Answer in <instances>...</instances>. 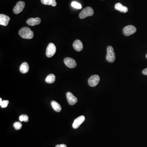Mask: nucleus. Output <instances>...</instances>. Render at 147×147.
<instances>
[{
    "label": "nucleus",
    "mask_w": 147,
    "mask_h": 147,
    "mask_svg": "<svg viewBox=\"0 0 147 147\" xmlns=\"http://www.w3.org/2000/svg\"><path fill=\"white\" fill-rule=\"evenodd\" d=\"M20 36L24 39H30L34 37V33L30 28L27 27H23L19 31Z\"/></svg>",
    "instance_id": "nucleus-1"
},
{
    "label": "nucleus",
    "mask_w": 147,
    "mask_h": 147,
    "mask_svg": "<svg viewBox=\"0 0 147 147\" xmlns=\"http://www.w3.org/2000/svg\"><path fill=\"white\" fill-rule=\"evenodd\" d=\"M115 58L116 57L114 49L112 46H108L107 47V54L106 56L107 61L110 63H112L115 61Z\"/></svg>",
    "instance_id": "nucleus-2"
},
{
    "label": "nucleus",
    "mask_w": 147,
    "mask_h": 147,
    "mask_svg": "<svg viewBox=\"0 0 147 147\" xmlns=\"http://www.w3.org/2000/svg\"><path fill=\"white\" fill-rule=\"evenodd\" d=\"M94 14L93 9L90 7H86L79 14V17L81 19H84L88 16H92Z\"/></svg>",
    "instance_id": "nucleus-3"
},
{
    "label": "nucleus",
    "mask_w": 147,
    "mask_h": 147,
    "mask_svg": "<svg viewBox=\"0 0 147 147\" xmlns=\"http://www.w3.org/2000/svg\"><path fill=\"white\" fill-rule=\"evenodd\" d=\"M136 29L134 26L129 25L123 28V34L126 36H129L136 32Z\"/></svg>",
    "instance_id": "nucleus-4"
},
{
    "label": "nucleus",
    "mask_w": 147,
    "mask_h": 147,
    "mask_svg": "<svg viewBox=\"0 0 147 147\" xmlns=\"http://www.w3.org/2000/svg\"><path fill=\"white\" fill-rule=\"evenodd\" d=\"M56 52V47L53 43H50L47 46L46 50V56L51 58L54 55Z\"/></svg>",
    "instance_id": "nucleus-5"
},
{
    "label": "nucleus",
    "mask_w": 147,
    "mask_h": 147,
    "mask_svg": "<svg viewBox=\"0 0 147 147\" xmlns=\"http://www.w3.org/2000/svg\"><path fill=\"white\" fill-rule=\"evenodd\" d=\"M100 81V77L97 75H92L88 80V84L90 86L94 87L96 86Z\"/></svg>",
    "instance_id": "nucleus-6"
},
{
    "label": "nucleus",
    "mask_w": 147,
    "mask_h": 147,
    "mask_svg": "<svg viewBox=\"0 0 147 147\" xmlns=\"http://www.w3.org/2000/svg\"><path fill=\"white\" fill-rule=\"evenodd\" d=\"M25 3L20 1L16 3V6L13 9V12L15 14H18L23 11L25 7Z\"/></svg>",
    "instance_id": "nucleus-7"
},
{
    "label": "nucleus",
    "mask_w": 147,
    "mask_h": 147,
    "mask_svg": "<svg viewBox=\"0 0 147 147\" xmlns=\"http://www.w3.org/2000/svg\"><path fill=\"white\" fill-rule=\"evenodd\" d=\"M64 62L65 65L70 68H74L76 66V63L73 58L66 57L64 59Z\"/></svg>",
    "instance_id": "nucleus-8"
},
{
    "label": "nucleus",
    "mask_w": 147,
    "mask_h": 147,
    "mask_svg": "<svg viewBox=\"0 0 147 147\" xmlns=\"http://www.w3.org/2000/svg\"><path fill=\"white\" fill-rule=\"evenodd\" d=\"M66 97H67L68 103L70 105H74L78 101L77 98L75 97L72 93L69 92L66 93Z\"/></svg>",
    "instance_id": "nucleus-9"
},
{
    "label": "nucleus",
    "mask_w": 147,
    "mask_h": 147,
    "mask_svg": "<svg viewBox=\"0 0 147 147\" xmlns=\"http://www.w3.org/2000/svg\"><path fill=\"white\" fill-rule=\"evenodd\" d=\"M85 120V117L84 116H81L76 118L72 124V127L74 129H77L81 125Z\"/></svg>",
    "instance_id": "nucleus-10"
},
{
    "label": "nucleus",
    "mask_w": 147,
    "mask_h": 147,
    "mask_svg": "<svg viewBox=\"0 0 147 147\" xmlns=\"http://www.w3.org/2000/svg\"><path fill=\"white\" fill-rule=\"evenodd\" d=\"M10 21V18L7 15L0 14V25L4 26H7Z\"/></svg>",
    "instance_id": "nucleus-11"
},
{
    "label": "nucleus",
    "mask_w": 147,
    "mask_h": 147,
    "mask_svg": "<svg viewBox=\"0 0 147 147\" xmlns=\"http://www.w3.org/2000/svg\"><path fill=\"white\" fill-rule=\"evenodd\" d=\"M26 23L30 26H35L39 25L41 23V19L39 18H30L27 21Z\"/></svg>",
    "instance_id": "nucleus-12"
},
{
    "label": "nucleus",
    "mask_w": 147,
    "mask_h": 147,
    "mask_svg": "<svg viewBox=\"0 0 147 147\" xmlns=\"http://www.w3.org/2000/svg\"><path fill=\"white\" fill-rule=\"evenodd\" d=\"M73 47L76 51L80 52L83 49V45L81 41L79 40H75L73 43Z\"/></svg>",
    "instance_id": "nucleus-13"
},
{
    "label": "nucleus",
    "mask_w": 147,
    "mask_h": 147,
    "mask_svg": "<svg viewBox=\"0 0 147 147\" xmlns=\"http://www.w3.org/2000/svg\"><path fill=\"white\" fill-rule=\"evenodd\" d=\"M29 70V66L28 63L24 62L20 66V71L23 74H26L28 72Z\"/></svg>",
    "instance_id": "nucleus-14"
},
{
    "label": "nucleus",
    "mask_w": 147,
    "mask_h": 147,
    "mask_svg": "<svg viewBox=\"0 0 147 147\" xmlns=\"http://www.w3.org/2000/svg\"><path fill=\"white\" fill-rule=\"evenodd\" d=\"M51 105L53 109L56 112H60L61 110V107L59 103L54 101L51 102Z\"/></svg>",
    "instance_id": "nucleus-15"
},
{
    "label": "nucleus",
    "mask_w": 147,
    "mask_h": 147,
    "mask_svg": "<svg viewBox=\"0 0 147 147\" xmlns=\"http://www.w3.org/2000/svg\"><path fill=\"white\" fill-rule=\"evenodd\" d=\"M42 4L45 5H52L55 7L57 5L56 0H41Z\"/></svg>",
    "instance_id": "nucleus-16"
},
{
    "label": "nucleus",
    "mask_w": 147,
    "mask_h": 147,
    "mask_svg": "<svg viewBox=\"0 0 147 147\" xmlns=\"http://www.w3.org/2000/svg\"><path fill=\"white\" fill-rule=\"evenodd\" d=\"M56 79L55 75L53 74L48 75L45 79V82L47 83H54Z\"/></svg>",
    "instance_id": "nucleus-17"
},
{
    "label": "nucleus",
    "mask_w": 147,
    "mask_h": 147,
    "mask_svg": "<svg viewBox=\"0 0 147 147\" xmlns=\"http://www.w3.org/2000/svg\"><path fill=\"white\" fill-rule=\"evenodd\" d=\"M19 120L21 122L23 121L26 122H28L29 121V117L26 114H23L21 115L19 117Z\"/></svg>",
    "instance_id": "nucleus-18"
},
{
    "label": "nucleus",
    "mask_w": 147,
    "mask_h": 147,
    "mask_svg": "<svg viewBox=\"0 0 147 147\" xmlns=\"http://www.w3.org/2000/svg\"><path fill=\"white\" fill-rule=\"evenodd\" d=\"M71 5L72 6V7L76 8L77 9H81L82 8L81 4L77 3V2H75V1L72 2V3H71Z\"/></svg>",
    "instance_id": "nucleus-19"
},
{
    "label": "nucleus",
    "mask_w": 147,
    "mask_h": 147,
    "mask_svg": "<svg viewBox=\"0 0 147 147\" xmlns=\"http://www.w3.org/2000/svg\"><path fill=\"white\" fill-rule=\"evenodd\" d=\"M22 123L20 122H15L14 124V127L16 130H19L22 128Z\"/></svg>",
    "instance_id": "nucleus-20"
},
{
    "label": "nucleus",
    "mask_w": 147,
    "mask_h": 147,
    "mask_svg": "<svg viewBox=\"0 0 147 147\" xmlns=\"http://www.w3.org/2000/svg\"><path fill=\"white\" fill-rule=\"evenodd\" d=\"M9 103V101H7V100H4V101H3L2 104H1V106L2 108H5V107H7Z\"/></svg>",
    "instance_id": "nucleus-21"
},
{
    "label": "nucleus",
    "mask_w": 147,
    "mask_h": 147,
    "mask_svg": "<svg viewBox=\"0 0 147 147\" xmlns=\"http://www.w3.org/2000/svg\"><path fill=\"white\" fill-rule=\"evenodd\" d=\"M122 6H123V5H122L121 3H117L115 5L114 7H115V9H116V10L119 11L120 9H121Z\"/></svg>",
    "instance_id": "nucleus-22"
},
{
    "label": "nucleus",
    "mask_w": 147,
    "mask_h": 147,
    "mask_svg": "<svg viewBox=\"0 0 147 147\" xmlns=\"http://www.w3.org/2000/svg\"><path fill=\"white\" fill-rule=\"evenodd\" d=\"M119 11L120 12H123V13H126L128 11V8L125 6L123 5L121 9Z\"/></svg>",
    "instance_id": "nucleus-23"
},
{
    "label": "nucleus",
    "mask_w": 147,
    "mask_h": 147,
    "mask_svg": "<svg viewBox=\"0 0 147 147\" xmlns=\"http://www.w3.org/2000/svg\"><path fill=\"white\" fill-rule=\"evenodd\" d=\"M55 147H67V145L65 144H61V145H57Z\"/></svg>",
    "instance_id": "nucleus-24"
},
{
    "label": "nucleus",
    "mask_w": 147,
    "mask_h": 147,
    "mask_svg": "<svg viewBox=\"0 0 147 147\" xmlns=\"http://www.w3.org/2000/svg\"><path fill=\"white\" fill-rule=\"evenodd\" d=\"M142 73H143L144 75H147V68L144 69V70L142 72Z\"/></svg>",
    "instance_id": "nucleus-25"
},
{
    "label": "nucleus",
    "mask_w": 147,
    "mask_h": 147,
    "mask_svg": "<svg viewBox=\"0 0 147 147\" xmlns=\"http://www.w3.org/2000/svg\"><path fill=\"white\" fill-rule=\"evenodd\" d=\"M2 102H3V101H2V99L1 98L0 99V105H1V104H2Z\"/></svg>",
    "instance_id": "nucleus-26"
},
{
    "label": "nucleus",
    "mask_w": 147,
    "mask_h": 147,
    "mask_svg": "<svg viewBox=\"0 0 147 147\" xmlns=\"http://www.w3.org/2000/svg\"><path fill=\"white\" fill-rule=\"evenodd\" d=\"M146 58H147V54H146Z\"/></svg>",
    "instance_id": "nucleus-27"
}]
</instances>
